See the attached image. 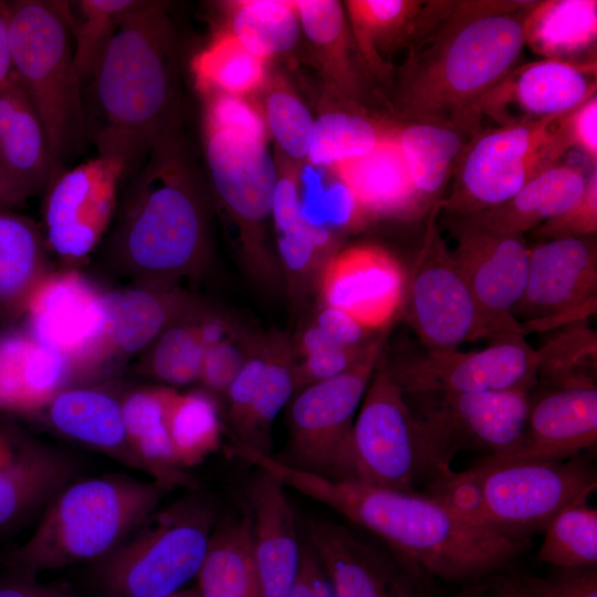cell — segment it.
<instances>
[{"label":"cell","mask_w":597,"mask_h":597,"mask_svg":"<svg viewBox=\"0 0 597 597\" xmlns=\"http://www.w3.org/2000/svg\"><path fill=\"white\" fill-rule=\"evenodd\" d=\"M533 1H426L400 70L396 104L405 122L480 132L483 107L525 46Z\"/></svg>","instance_id":"obj_1"},{"label":"cell","mask_w":597,"mask_h":597,"mask_svg":"<svg viewBox=\"0 0 597 597\" xmlns=\"http://www.w3.org/2000/svg\"><path fill=\"white\" fill-rule=\"evenodd\" d=\"M258 467L380 537L429 578L473 583L503 570L530 545L478 526L444 503L350 480H333L261 455Z\"/></svg>","instance_id":"obj_2"},{"label":"cell","mask_w":597,"mask_h":597,"mask_svg":"<svg viewBox=\"0 0 597 597\" xmlns=\"http://www.w3.org/2000/svg\"><path fill=\"white\" fill-rule=\"evenodd\" d=\"M90 83L98 154L123 158L133 174L157 140L178 129L176 35L165 2L143 0L123 21Z\"/></svg>","instance_id":"obj_3"},{"label":"cell","mask_w":597,"mask_h":597,"mask_svg":"<svg viewBox=\"0 0 597 597\" xmlns=\"http://www.w3.org/2000/svg\"><path fill=\"white\" fill-rule=\"evenodd\" d=\"M111 248L119 266L144 284H175L203 265L207 206L177 129L157 140L133 172Z\"/></svg>","instance_id":"obj_4"},{"label":"cell","mask_w":597,"mask_h":597,"mask_svg":"<svg viewBox=\"0 0 597 597\" xmlns=\"http://www.w3.org/2000/svg\"><path fill=\"white\" fill-rule=\"evenodd\" d=\"M150 479L104 475L75 479L46 504L31 536L3 565L25 575L92 564L124 542L169 491Z\"/></svg>","instance_id":"obj_5"},{"label":"cell","mask_w":597,"mask_h":597,"mask_svg":"<svg viewBox=\"0 0 597 597\" xmlns=\"http://www.w3.org/2000/svg\"><path fill=\"white\" fill-rule=\"evenodd\" d=\"M596 488L594 465L579 455L450 471L431 482L427 495L478 526L511 540H530L544 533L562 509Z\"/></svg>","instance_id":"obj_6"},{"label":"cell","mask_w":597,"mask_h":597,"mask_svg":"<svg viewBox=\"0 0 597 597\" xmlns=\"http://www.w3.org/2000/svg\"><path fill=\"white\" fill-rule=\"evenodd\" d=\"M9 4L13 73L43 125L57 176L87 138L73 57L71 4L65 0Z\"/></svg>","instance_id":"obj_7"},{"label":"cell","mask_w":597,"mask_h":597,"mask_svg":"<svg viewBox=\"0 0 597 597\" xmlns=\"http://www.w3.org/2000/svg\"><path fill=\"white\" fill-rule=\"evenodd\" d=\"M216 526L211 509L182 499L150 514L124 542L91 564L98 597H168L197 577Z\"/></svg>","instance_id":"obj_8"},{"label":"cell","mask_w":597,"mask_h":597,"mask_svg":"<svg viewBox=\"0 0 597 597\" xmlns=\"http://www.w3.org/2000/svg\"><path fill=\"white\" fill-rule=\"evenodd\" d=\"M566 115V114H565ZM480 130L462 148L453 184L441 209L455 218L496 207L511 199L570 148L563 118Z\"/></svg>","instance_id":"obj_9"},{"label":"cell","mask_w":597,"mask_h":597,"mask_svg":"<svg viewBox=\"0 0 597 597\" xmlns=\"http://www.w3.org/2000/svg\"><path fill=\"white\" fill-rule=\"evenodd\" d=\"M440 201L427 213L426 229L407 283L401 313L428 350L455 349L478 339L517 335L480 306L441 235ZM525 337V336H524Z\"/></svg>","instance_id":"obj_10"},{"label":"cell","mask_w":597,"mask_h":597,"mask_svg":"<svg viewBox=\"0 0 597 597\" xmlns=\"http://www.w3.org/2000/svg\"><path fill=\"white\" fill-rule=\"evenodd\" d=\"M384 345L347 371L293 395L286 411L287 443L274 459L327 479H353L352 430Z\"/></svg>","instance_id":"obj_11"},{"label":"cell","mask_w":597,"mask_h":597,"mask_svg":"<svg viewBox=\"0 0 597 597\" xmlns=\"http://www.w3.org/2000/svg\"><path fill=\"white\" fill-rule=\"evenodd\" d=\"M205 151L213 189L239 230L247 271L262 286L283 277L265 242L279 169L265 143L224 129L205 128Z\"/></svg>","instance_id":"obj_12"},{"label":"cell","mask_w":597,"mask_h":597,"mask_svg":"<svg viewBox=\"0 0 597 597\" xmlns=\"http://www.w3.org/2000/svg\"><path fill=\"white\" fill-rule=\"evenodd\" d=\"M353 479L364 484L417 492L433 480L421 425L394 380L383 353L352 430Z\"/></svg>","instance_id":"obj_13"},{"label":"cell","mask_w":597,"mask_h":597,"mask_svg":"<svg viewBox=\"0 0 597 597\" xmlns=\"http://www.w3.org/2000/svg\"><path fill=\"white\" fill-rule=\"evenodd\" d=\"M406 397L417 400V408L409 405L422 428L433 480L452 471L459 451L490 457L514 448L532 402V391L524 389Z\"/></svg>","instance_id":"obj_14"},{"label":"cell","mask_w":597,"mask_h":597,"mask_svg":"<svg viewBox=\"0 0 597 597\" xmlns=\"http://www.w3.org/2000/svg\"><path fill=\"white\" fill-rule=\"evenodd\" d=\"M596 302L595 235L548 239L530 248L525 290L512 312L524 334L586 322Z\"/></svg>","instance_id":"obj_15"},{"label":"cell","mask_w":597,"mask_h":597,"mask_svg":"<svg viewBox=\"0 0 597 597\" xmlns=\"http://www.w3.org/2000/svg\"><path fill=\"white\" fill-rule=\"evenodd\" d=\"M389 371L405 396L524 389L537 381V354L524 336L494 341L485 348L426 350L399 362Z\"/></svg>","instance_id":"obj_16"},{"label":"cell","mask_w":597,"mask_h":597,"mask_svg":"<svg viewBox=\"0 0 597 597\" xmlns=\"http://www.w3.org/2000/svg\"><path fill=\"white\" fill-rule=\"evenodd\" d=\"M109 306L111 293L81 274L50 273L29 301L25 328L61 354L81 384L101 374Z\"/></svg>","instance_id":"obj_17"},{"label":"cell","mask_w":597,"mask_h":597,"mask_svg":"<svg viewBox=\"0 0 597 597\" xmlns=\"http://www.w3.org/2000/svg\"><path fill=\"white\" fill-rule=\"evenodd\" d=\"M126 175L125 160L105 154L61 171L44 191L46 244L66 260L93 251L109 227Z\"/></svg>","instance_id":"obj_18"},{"label":"cell","mask_w":597,"mask_h":597,"mask_svg":"<svg viewBox=\"0 0 597 597\" xmlns=\"http://www.w3.org/2000/svg\"><path fill=\"white\" fill-rule=\"evenodd\" d=\"M304 527L335 597H430L431 578L389 546L371 544L327 519L308 517Z\"/></svg>","instance_id":"obj_19"},{"label":"cell","mask_w":597,"mask_h":597,"mask_svg":"<svg viewBox=\"0 0 597 597\" xmlns=\"http://www.w3.org/2000/svg\"><path fill=\"white\" fill-rule=\"evenodd\" d=\"M406 283L407 271L390 252L356 244L338 249L327 260L316 289L323 305L380 332L401 313Z\"/></svg>","instance_id":"obj_20"},{"label":"cell","mask_w":597,"mask_h":597,"mask_svg":"<svg viewBox=\"0 0 597 597\" xmlns=\"http://www.w3.org/2000/svg\"><path fill=\"white\" fill-rule=\"evenodd\" d=\"M454 262L482 310L510 332L523 335L512 312L523 296L530 247L524 234L503 233L455 219Z\"/></svg>","instance_id":"obj_21"},{"label":"cell","mask_w":597,"mask_h":597,"mask_svg":"<svg viewBox=\"0 0 597 597\" xmlns=\"http://www.w3.org/2000/svg\"><path fill=\"white\" fill-rule=\"evenodd\" d=\"M76 473L66 453L0 421V536L40 516Z\"/></svg>","instance_id":"obj_22"},{"label":"cell","mask_w":597,"mask_h":597,"mask_svg":"<svg viewBox=\"0 0 597 597\" xmlns=\"http://www.w3.org/2000/svg\"><path fill=\"white\" fill-rule=\"evenodd\" d=\"M597 442V387L549 389L533 398L525 431L511 450L483 457L475 465L563 461Z\"/></svg>","instance_id":"obj_23"},{"label":"cell","mask_w":597,"mask_h":597,"mask_svg":"<svg viewBox=\"0 0 597 597\" xmlns=\"http://www.w3.org/2000/svg\"><path fill=\"white\" fill-rule=\"evenodd\" d=\"M596 63L542 59L519 65L488 96L483 116L502 126L565 115L596 95Z\"/></svg>","instance_id":"obj_24"},{"label":"cell","mask_w":597,"mask_h":597,"mask_svg":"<svg viewBox=\"0 0 597 597\" xmlns=\"http://www.w3.org/2000/svg\"><path fill=\"white\" fill-rule=\"evenodd\" d=\"M285 489L258 469L249 491L247 511L261 597H291L300 572L302 542Z\"/></svg>","instance_id":"obj_25"},{"label":"cell","mask_w":597,"mask_h":597,"mask_svg":"<svg viewBox=\"0 0 597 597\" xmlns=\"http://www.w3.org/2000/svg\"><path fill=\"white\" fill-rule=\"evenodd\" d=\"M71 364L25 327L0 333V413L30 418L61 391L77 386Z\"/></svg>","instance_id":"obj_26"},{"label":"cell","mask_w":597,"mask_h":597,"mask_svg":"<svg viewBox=\"0 0 597 597\" xmlns=\"http://www.w3.org/2000/svg\"><path fill=\"white\" fill-rule=\"evenodd\" d=\"M279 265L289 298L301 306L327 260L338 250L333 231L308 223L302 214L298 175L279 171L271 213Z\"/></svg>","instance_id":"obj_27"},{"label":"cell","mask_w":597,"mask_h":597,"mask_svg":"<svg viewBox=\"0 0 597 597\" xmlns=\"http://www.w3.org/2000/svg\"><path fill=\"white\" fill-rule=\"evenodd\" d=\"M331 169L366 221L425 214L394 127L385 129L370 151Z\"/></svg>","instance_id":"obj_28"},{"label":"cell","mask_w":597,"mask_h":597,"mask_svg":"<svg viewBox=\"0 0 597 597\" xmlns=\"http://www.w3.org/2000/svg\"><path fill=\"white\" fill-rule=\"evenodd\" d=\"M197 306L175 284H144L123 292H111L109 321L101 355V374L114 360L151 345L175 322Z\"/></svg>","instance_id":"obj_29"},{"label":"cell","mask_w":597,"mask_h":597,"mask_svg":"<svg viewBox=\"0 0 597 597\" xmlns=\"http://www.w3.org/2000/svg\"><path fill=\"white\" fill-rule=\"evenodd\" d=\"M0 167L29 198L56 177L43 125L15 76L0 87Z\"/></svg>","instance_id":"obj_30"},{"label":"cell","mask_w":597,"mask_h":597,"mask_svg":"<svg viewBox=\"0 0 597 597\" xmlns=\"http://www.w3.org/2000/svg\"><path fill=\"white\" fill-rule=\"evenodd\" d=\"M42 413L61 434L140 470L127 440L122 400L109 392L71 387L56 395Z\"/></svg>","instance_id":"obj_31"},{"label":"cell","mask_w":597,"mask_h":597,"mask_svg":"<svg viewBox=\"0 0 597 597\" xmlns=\"http://www.w3.org/2000/svg\"><path fill=\"white\" fill-rule=\"evenodd\" d=\"M586 182L587 177L578 168L554 165L504 203L458 219L498 232L524 234L573 208Z\"/></svg>","instance_id":"obj_32"},{"label":"cell","mask_w":597,"mask_h":597,"mask_svg":"<svg viewBox=\"0 0 597 597\" xmlns=\"http://www.w3.org/2000/svg\"><path fill=\"white\" fill-rule=\"evenodd\" d=\"M176 392L169 386L148 387L122 400L127 440L140 470L170 490L192 484L178 464L170 441L168 417Z\"/></svg>","instance_id":"obj_33"},{"label":"cell","mask_w":597,"mask_h":597,"mask_svg":"<svg viewBox=\"0 0 597 597\" xmlns=\"http://www.w3.org/2000/svg\"><path fill=\"white\" fill-rule=\"evenodd\" d=\"M49 274L46 242L38 226L15 210L0 208V321L23 316Z\"/></svg>","instance_id":"obj_34"},{"label":"cell","mask_w":597,"mask_h":597,"mask_svg":"<svg viewBox=\"0 0 597 597\" xmlns=\"http://www.w3.org/2000/svg\"><path fill=\"white\" fill-rule=\"evenodd\" d=\"M522 30L525 45L536 54L584 64L580 59L596 52L597 1H533L524 13Z\"/></svg>","instance_id":"obj_35"},{"label":"cell","mask_w":597,"mask_h":597,"mask_svg":"<svg viewBox=\"0 0 597 597\" xmlns=\"http://www.w3.org/2000/svg\"><path fill=\"white\" fill-rule=\"evenodd\" d=\"M423 213L441 201L468 135L430 122L394 127Z\"/></svg>","instance_id":"obj_36"},{"label":"cell","mask_w":597,"mask_h":597,"mask_svg":"<svg viewBox=\"0 0 597 597\" xmlns=\"http://www.w3.org/2000/svg\"><path fill=\"white\" fill-rule=\"evenodd\" d=\"M426 1L348 0L347 21L362 65L378 78L389 72L386 57L408 45Z\"/></svg>","instance_id":"obj_37"},{"label":"cell","mask_w":597,"mask_h":597,"mask_svg":"<svg viewBox=\"0 0 597 597\" xmlns=\"http://www.w3.org/2000/svg\"><path fill=\"white\" fill-rule=\"evenodd\" d=\"M301 31L315 50L325 75L333 87L348 100L359 97L362 76L357 50L354 44L343 6L336 0L294 1ZM363 66V65H362Z\"/></svg>","instance_id":"obj_38"},{"label":"cell","mask_w":597,"mask_h":597,"mask_svg":"<svg viewBox=\"0 0 597 597\" xmlns=\"http://www.w3.org/2000/svg\"><path fill=\"white\" fill-rule=\"evenodd\" d=\"M197 579L199 597H261L247 510L214 526Z\"/></svg>","instance_id":"obj_39"},{"label":"cell","mask_w":597,"mask_h":597,"mask_svg":"<svg viewBox=\"0 0 597 597\" xmlns=\"http://www.w3.org/2000/svg\"><path fill=\"white\" fill-rule=\"evenodd\" d=\"M295 392L294 356L286 334H269V357L253 401L233 439L265 454L271 452V427Z\"/></svg>","instance_id":"obj_40"},{"label":"cell","mask_w":597,"mask_h":597,"mask_svg":"<svg viewBox=\"0 0 597 597\" xmlns=\"http://www.w3.org/2000/svg\"><path fill=\"white\" fill-rule=\"evenodd\" d=\"M228 8V31L252 54L266 61L296 45L301 24L294 1L242 0Z\"/></svg>","instance_id":"obj_41"},{"label":"cell","mask_w":597,"mask_h":597,"mask_svg":"<svg viewBox=\"0 0 597 597\" xmlns=\"http://www.w3.org/2000/svg\"><path fill=\"white\" fill-rule=\"evenodd\" d=\"M168 426L178 464L187 470L201 463L221 444L223 423L218 398L205 389L177 391Z\"/></svg>","instance_id":"obj_42"},{"label":"cell","mask_w":597,"mask_h":597,"mask_svg":"<svg viewBox=\"0 0 597 597\" xmlns=\"http://www.w3.org/2000/svg\"><path fill=\"white\" fill-rule=\"evenodd\" d=\"M192 73L203 94L245 96L265 80V60L248 51L230 32L218 33L192 60Z\"/></svg>","instance_id":"obj_43"},{"label":"cell","mask_w":597,"mask_h":597,"mask_svg":"<svg viewBox=\"0 0 597 597\" xmlns=\"http://www.w3.org/2000/svg\"><path fill=\"white\" fill-rule=\"evenodd\" d=\"M142 2L143 0L70 1L74 66L82 86L92 81L111 40L123 21Z\"/></svg>","instance_id":"obj_44"},{"label":"cell","mask_w":597,"mask_h":597,"mask_svg":"<svg viewBox=\"0 0 597 597\" xmlns=\"http://www.w3.org/2000/svg\"><path fill=\"white\" fill-rule=\"evenodd\" d=\"M536 354L538 384L549 389L596 386L597 338L586 322L567 325Z\"/></svg>","instance_id":"obj_45"},{"label":"cell","mask_w":597,"mask_h":597,"mask_svg":"<svg viewBox=\"0 0 597 597\" xmlns=\"http://www.w3.org/2000/svg\"><path fill=\"white\" fill-rule=\"evenodd\" d=\"M578 499L552 520L537 558L554 568H580L597 564V510Z\"/></svg>","instance_id":"obj_46"},{"label":"cell","mask_w":597,"mask_h":597,"mask_svg":"<svg viewBox=\"0 0 597 597\" xmlns=\"http://www.w3.org/2000/svg\"><path fill=\"white\" fill-rule=\"evenodd\" d=\"M386 128L355 111H329L314 121L306 160L332 168L370 151Z\"/></svg>","instance_id":"obj_47"},{"label":"cell","mask_w":597,"mask_h":597,"mask_svg":"<svg viewBox=\"0 0 597 597\" xmlns=\"http://www.w3.org/2000/svg\"><path fill=\"white\" fill-rule=\"evenodd\" d=\"M200 307L166 328L151 344L147 370L169 386L199 381L203 345L197 316Z\"/></svg>","instance_id":"obj_48"},{"label":"cell","mask_w":597,"mask_h":597,"mask_svg":"<svg viewBox=\"0 0 597 597\" xmlns=\"http://www.w3.org/2000/svg\"><path fill=\"white\" fill-rule=\"evenodd\" d=\"M262 114L282 151L294 160L306 159L314 119L295 93L285 85H274L264 98Z\"/></svg>","instance_id":"obj_49"},{"label":"cell","mask_w":597,"mask_h":597,"mask_svg":"<svg viewBox=\"0 0 597 597\" xmlns=\"http://www.w3.org/2000/svg\"><path fill=\"white\" fill-rule=\"evenodd\" d=\"M260 336L234 321L221 337L207 345L199 378L203 389L216 398L224 397Z\"/></svg>","instance_id":"obj_50"},{"label":"cell","mask_w":597,"mask_h":597,"mask_svg":"<svg viewBox=\"0 0 597 597\" xmlns=\"http://www.w3.org/2000/svg\"><path fill=\"white\" fill-rule=\"evenodd\" d=\"M387 331L360 347H344L327 341L310 353L294 358V388L300 389L336 377L365 358L377 345L385 342ZM294 392V394H295Z\"/></svg>","instance_id":"obj_51"},{"label":"cell","mask_w":597,"mask_h":597,"mask_svg":"<svg viewBox=\"0 0 597 597\" xmlns=\"http://www.w3.org/2000/svg\"><path fill=\"white\" fill-rule=\"evenodd\" d=\"M205 95V128L233 130L266 142L269 132L262 112L243 96L226 93Z\"/></svg>","instance_id":"obj_52"},{"label":"cell","mask_w":597,"mask_h":597,"mask_svg":"<svg viewBox=\"0 0 597 597\" xmlns=\"http://www.w3.org/2000/svg\"><path fill=\"white\" fill-rule=\"evenodd\" d=\"M269 357V334L261 335L226 392L232 433L241 426L263 378Z\"/></svg>","instance_id":"obj_53"},{"label":"cell","mask_w":597,"mask_h":597,"mask_svg":"<svg viewBox=\"0 0 597 597\" xmlns=\"http://www.w3.org/2000/svg\"><path fill=\"white\" fill-rule=\"evenodd\" d=\"M597 231V170L587 176L585 191L579 201L565 213L553 218L533 234L544 240L595 235Z\"/></svg>","instance_id":"obj_54"},{"label":"cell","mask_w":597,"mask_h":597,"mask_svg":"<svg viewBox=\"0 0 597 597\" xmlns=\"http://www.w3.org/2000/svg\"><path fill=\"white\" fill-rule=\"evenodd\" d=\"M537 597H597L596 566L555 568L546 577H535Z\"/></svg>","instance_id":"obj_55"},{"label":"cell","mask_w":597,"mask_h":597,"mask_svg":"<svg viewBox=\"0 0 597 597\" xmlns=\"http://www.w3.org/2000/svg\"><path fill=\"white\" fill-rule=\"evenodd\" d=\"M312 321L337 345L360 347L377 338L386 331H373L341 310L321 305Z\"/></svg>","instance_id":"obj_56"},{"label":"cell","mask_w":597,"mask_h":597,"mask_svg":"<svg viewBox=\"0 0 597 597\" xmlns=\"http://www.w3.org/2000/svg\"><path fill=\"white\" fill-rule=\"evenodd\" d=\"M563 124L570 147L577 148L588 160H597V96L594 95L567 113Z\"/></svg>","instance_id":"obj_57"},{"label":"cell","mask_w":597,"mask_h":597,"mask_svg":"<svg viewBox=\"0 0 597 597\" xmlns=\"http://www.w3.org/2000/svg\"><path fill=\"white\" fill-rule=\"evenodd\" d=\"M470 584L454 597H537L534 576L500 570Z\"/></svg>","instance_id":"obj_58"},{"label":"cell","mask_w":597,"mask_h":597,"mask_svg":"<svg viewBox=\"0 0 597 597\" xmlns=\"http://www.w3.org/2000/svg\"><path fill=\"white\" fill-rule=\"evenodd\" d=\"M0 597H77L64 583H41L36 577L6 568L0 575Z\"/></svg>","instance_id":"obj_59"},{"label":"cell","mask_w":597,"mask_h":597,"mask_svg":"<svg viewBox=\"0 0 597 597\" xmlns=\"http://www.w3.org/2000/svg\"><path fill=\"white\" fill-rule=\"evenodd\" d=\"M13 76L10 4L0 0V87L9 83Z\"/></svg>","instance_id":"obj_60"},{"label":"cell","mask_w":597,"mask_h":597,"mask_svg":"<svg viewBox=\"0 0 597 597\" xmlns=\"http://www.w3.org/2000/svg\"><path fill=\"white\" fill-rule=\"evenodd\" d=\"M302 553L308 569L313 597H335L331 580L306 540L302 542Z\"/></svg>","instance_id":"obj_61"},{"label":"cell","mask_w":597,"mask_h":597,"mask_svg":"<svg viewBox=\"0 0 597 597\" xmlns=\"http://www.w3.org/2000/svg\"><path fill=\"white\" fill-rule=\"evenodd\" d=\"M30 199L0 167V208L15 210Z\"/></svg>","instance_id":"obj_62"},{"label":"cell","mask_w":597,"mask_h":597,"mask_svg":"<svg viewBox=\"0 0 597 597\" xmlns=\"http://www.w3.org/2000/svg\"><path fill=\"white\" fill-rule=\"evenodd\" d=\"M291 597H313L308 569L303 553L301 555L300 572L292 589Z\"/></svg>","instance_id":"obj_63"},{"label":"cell","mask_w":597,"mask_h":597,"mask_svg":"<svg viewBox=\"0 0 597 597\" xmlns=\"http://www.w3.org/2000/svg\"><path fill=\"white\" fill-rule=\"evenodd\" d=\"M168 597H199V594L196 588L192 590H185V591L179 590Z\"/></svg>","instance_id":"obj_64"}]
</instances>
